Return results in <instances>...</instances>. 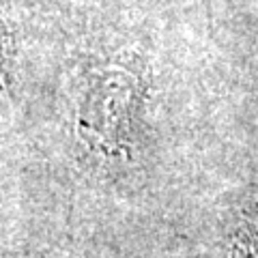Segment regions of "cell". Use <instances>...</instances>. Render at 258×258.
Masks as SVG:
<instances>
[{
	"label": "cell",
	"instance_id": "3",
	"mask_svg": "<svg viewBox=\"0 0 258 258\" xmlns=\"http://www.w3.org/2000/svg\"><path fill=\"white\" fill-rule=\"evenodd\" d=\"M5 45H7V39H5V32L0 28V82L5 78V62H7V52H5Z\"/></svg>",
	"mask_w": 258,
	"mask_h": 258
},
{
	"label": "cell",
	"instance_id": "1",
	"mask_svg": "<svg viewBox=\"0 0 258 258\" xmlns=\"http://www.w3.org/2000/svg\"><path fill=\"white\" fill-rule=\"evenodd\" d=\"M142 99V84L129 69L95 71L80 101L78 136L101 155H118L134 134Z\"/></svg>",
	"mask_w": 258,
	"mask_h": 258
},
{
	"label": "cell",
	"instance_id": "2",
	"mask_svg": "<svg viewBox=\"0 0 258 258\" xmlns=\"http://www.w3.org/2000/svg\"><path fill=\"white\" fill-rule=\"evenodd\" d=\"M241 241H243V245L254 256H258V207H254L252 211H249L247 220L243 222V228H241Z\"/></svg>",
	"mask_w": 258,
	"mask_h": 258
}]
</instances>
